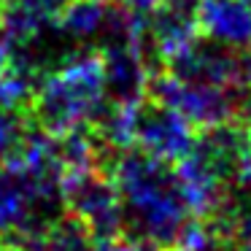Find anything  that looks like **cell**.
<instances>
[{"mask_svg": "<svg viewBox=\"0 0 251 251\" xmlns=\"http://www.w3.org/2000/svg\"><path fill=\"white\" fill-rule=\"evenodd\" d=\"M108 73L100 49H78L57 60L35 81L30 119L49 135L87 132L108 105Z\"/></svg>", "mask_w": 251, "mask_h": 251, "instance_id": "1", "label": "cell"}, {"mask_svg": "<svg viewBox=\"0 0 251 251\" xmlns=\"http://www.w3.org/2000/svg\"><path fill=\"white\" fill-rule=\"evenodd\" d=\"M125 208V227L149 251L170 246L189 222L184 200L178 195L173 170L141 151H122L108 168Z\"/></svg>", "mask_w": 251, "mask_h": 251, "instance_id": "2", "label": "cell"}, {"mask_svg": "<svg viewBox=\"0 0 251 251\" xmlns=\"http://www.w3.org/2000/svg\"><path fill=\"white\" fill-rule=\"evenodd\" d=\"M146 98L149 103L178 114L197 132L235 125L246 108L251 111V89L176 71H154L146 87Z\"/></svg>", "mask_w": 251, "mask_h": 251, "instance_id": "3", "label": "cell"}, {"mask_svg": "<svg viewBox=\"0 0 251 251\" xmlns=\"http://www.w3.org/2000/svg\"><path fill=\"white\" fill-rule=\"evenodd\" d=\"M60 186L38 176L17 151L0 157V243H17L25 235L54 222Z\"/></svg>", "mask_w": 251, "mask_h": 251, "instance_id": "4", "label": "cell"}, {"mask_svg": "<svg viewBox=\"0 0 251 251\" xmlns=\"http://www.w3.org/2000/svg\"><path fill=\"white\" fill-rule=\"evenodd\" d=\"M60 200L68 208V216L92 238H111L125 229L122 197L111 173L100 168V162L68 170L60 178Z\"/></svg>", "mask_w": 251, "mask_h": 251, "instance_id": "5", "label": "cell"}, {"mask_svg": "<svg viewBox=\"0 0 251 251\" xmlns=\"http://www.w3.org/2000/svg\"><path fill=\"white\" fill-rule=\"evenodd\" d=\"M170 170L189 216L202 222H219L227 202L229 181L216 165V159L202 149V143L197 141L195 151L186 154L181 162L170 165Z\"/></svg>", "mask_w": 251, "mask_h": 251, "instance_id": "6", "label": "cell"}, {"mask_svg": "<svg viewBox=\"0 0 251 251\" xmlns=\"http://www.w3.org/2000/svg\"><path fill=\"white\" fill-rule=\"evenodd\" d=\"M197 141H200V132L186 119H181L178 114L162 108V105L149 103L143 111L141 127H138L135 151L146 154L162 165H176L186 154L195 151Z\"/></svg>", "mask_w": 251, "mask_h": 251, "instance_id": "7", "label": "cell"}, {"mask_svg": "<svg viewBox=\"0 0 251 251\" xmlns=\"http://www.w3.org/2000/svg\"><path fill=\"white\" fill-rule=\"evenodd\" d=\"M192 14L208 44L235 54L251 51V0H195Z\"/></svg>", "mask_w": 251, "mask_h": 251, "instance_id": "8", "label": "cell"}, {"mask_svg": "<svg viewBox=\"0 0 251 251\" xmlns=\"http://www.w3.org/2000/svg\"><path fill=\"white\" fill-rule=\"evenodd\" d=\"M202 33L195 22V14L186 6H168L154 11L149 22V49L162 68H176L202 44Z\"/></svg>", "mask_w": 251, "mask_h": 251, "instance_id": "9", "label": "cell"}, {"mask_svg": "<svg viewBox=\"0 0 251 251\" xmlns=\"http://www.w3.org/2000/svg\"><path fill=\"white\" fill-rule=\"evenodd\" d=\"M119 8L114 0H68L54 11V33L76 44L108 38Z\"/></svg>", "mask_w": 251, "mask_h": 251, "instance_id": "10", "label": "cell"}, {"mask_svg": "<svg viewBox=\"0 0 251 251\" xmlns=\"http://www.w3.org/2000/svg\"><path fill=\"white\" fill-rule=\"evenodd\" d=\"M146 105H149V98H125V100H114V103L105 105L100 119L95 122L103 149L132 151Z\"/></svg>", "mask_w": 251, "mask_h": 251, "instance_id": "11", "label": "cell"}, {"mask_svg": "<svg viewBox=\"0 0 251 251\" xmlns=\"http://www.w3.org/2000/svg\"><path fill=\"white\" fill-rule=\"evenodd\" d=\"M25 135H27L25 111L0 103V157H8L11 151H17Z\"/></svg>", "mask_w": 251, "mask_h": 251, "instance_id": "12", "label": "cell"}, {"mask_svg": "<svg viewBox=\"0 0 251 251\" xmlns=\"http://www.w3.org/2000/svg\"><path fill=\"white\" fill-rule=\"evenodd\" d=\"M229 235L235 238L240 251H251V211L243 213L240 219H235V224L229 227Z\"/></svg>", "mask_w": 251, "mask_h": 251, "instance_id": "13", "label": "cell"}, {"mask_svg": "<svg viewBox=\"0 0 251 251\" xmlns=\"http://www.w3.org/2000/svg\"><path fill=\"white\" fill-rule=\"evenodd\" d=\"M114 3L130 8V11H138V14H154L159 8L173 6V0H114Z\"/></svg>", "mask_w": 251, "mask_h": 251, "instance_id": "14", "label": "cell"}, {"mask_svg": "<svg viewBox=\"0 0 251 251\" xmlns=\"http://www.w3.org/2000/svg\"><path fill=\"white\" fill-rule=\"evenodd\" d=\"M8 60H11V46H8L6 38L0 35V71H3V65H6Z\"/></svg>", "mask_w": 251, "mask_h": 251, "instance_id": "15", "label": "cell"}, {"mask_svg": "<svg viewBox=\"0 0 251 251\" xmlns=\"http://www.w3.org/2000/svg\"><path fill=\"white\" fill-rule=\"evenodd\" d=\"M46 6H51V8H60L62 3H68V0H44Z\"/></svg>", "mask_w": 251, "mask_h": 251, "instance_id": "16", "label": "cell"}, {"mask_svg": "<svg viewBox=\"0 0 251 251\" xmlns=\"http://www.w3.org/2000/svg\"><path fill=\"white\" fill-rule=\"evenodd\" d=\"M6 3H8V0H0V11H3V6H6Z\"/></svg>", "mask_w": 251, "mask_h": 251, "instance_id": "17", "label": "cell"}, {"mask_svg": "<svg viewBox=\"0 0 251 251\" xmlns=\"http://www.w3.org/2000/svg\"><path fill=\"white\" fill-rule=\"evenodd\" d=\"M0 251H8V249H6V246H0Z\"/></svg>", "mask_w": 251, "mask_h": 251, "instance_id": "18", "label": "cell"}, {"mask_svg": "<svg viewBox=\"0 0 251 251\" xmlns=\"http://www.w3.org/2000/svg\"><path fill=\"white\" fill-rule=\"evenodd\" d=\"M249 141H251V130H249Z\"/></svg>", "mask_w": 251, "mask_h": 251, "instance_id": "19", "label": "cell"}, {"mask_svg": "<svg viewBox=\"0 0 251 251\" xmlns=\"http://www.w3.org/2000/svg\"><path fill=\"white\" fill-rule=\"evenodd\" d=\"M89 251H92V249H89Z\"/></svg>", "mask_w": 251, "mask_h": 251, "instance_id": "20", "label": "cell"}]
</instances>
